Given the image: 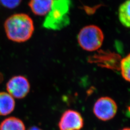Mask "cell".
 Here are the masks:
<instances>
[{
    "label": "cell",
    "mask_w": 130,
    "mask_h": 130,
    "mask_svg": "<svg viewBox=\"0 0 130 130\" xmlns=\"http://www.w3.org/2000/svg\"><path fill=\"white\" fill-rule=\"evenodd\" d=\"M4 28L7 38L17 42L27 41L31 37L34 30L32 19L24 13L11 15L5 20Z\"/></svg>",
    "instance_id": "obj_1"
},
{
    "label": "cell",
    "mask_w": 130,
    "mask_h": 130,
    "mask_svg": "<svg viewBox=\"0 0 130 130\" xmlns=\"http://www.w3.org/2000/svg\"><path fill=\"white\" fill-rule=\"evenodd\" d=\"M70 0H53L51 8L42 24L47 29L60 30L70 23Z\"/></svg>",
    "instance_id": "obj_2"
},
{
    "label": "cell",
    "mask_w": 130,
    "mask_h": 130,
    "mask_svg": "<svg viewBox=\"0 0 130 130\" xmlns=\"http://www.w3.org/2000/svg\"><path fill=\"white\" fill-rule=\"evenodd\" d=\"M77 39L82 48L87 51H94L102 46L104 35L100 28L95 25H90L80 29Z\"/></svg>",
    "instance_id": "obj_3"
},
{
    "label": "cell",
    "mask_w": 130,
    "mask_h": 130,
    "mask_svg": "<svg viewBox=\"0 0 130 130\" xmlns=\"http://www.w3.org/2000/svg\"><path fill=\"white\" fill-rule=\"evenodd\" d=\"M117 110L116 102L111 98L107 96L99 98L93 108L94 115L103 121H109L113 119L116 115Z\"/></svg>",
    "instance_id": "obj_4"
},
{
    "label": "cell",
    "mask_w": 130,
    "mask_h": 130,
    "mask_svg": "<svg viewBox=\"0 0 130 130\" xmlns=\"http://www.w3.org/2000/svg\"><path fill=\"white\" fill-rule=\"evenodd\" d=\"M6 90L13 98L22 99L26 97L29 93L30 84L25 77L15 76L7 82Z\"/></svg>",
    "instance_id": "obj_5"
},
{
    "label": "cell",
    "mask_w": 130,
    "mask_h": 130,
    "mask_svg": "<svg viewBox=\"0 0 130 130\" xmlns=\"http://www.w3.org/2000/svg\"><path fill=\"white\" fill-rule=\"evenodd\" d=\"M84 125V119L81 114L71 109L63 113L58 123L60 130H80Z\"/></svg>",
    "instance_id": "obj_6"
},
{
    "label": "cell",
    "mask_w": 130,
    "mask_h": 130,
    "mask_svg": "<svg viewBox=\"0 0 130 130\" xmlns=\"http://www.w3.org/2000/svg\"><path fill=\"white\" fill-rule=\"evenodd\" d=\"M53 2V0H30L28 6L34 14L46 16L51 10Z\"/></svg>",
    "instance_id": "obj_7"
},
{
    "label": "cell",
    "mask_w": 130,
    "mask_h": 130,
    "mask_svg": "<svg viewBox=\"0 0 130 130\" xmlns=\"http://www.w3.org/2000/svg\"><path fill=\"white\" fill-rule=\"evenodd\" d=\"M15 107V101L10 94L0 92V115L6 116L13 111Z\"/></svg>",
    "instance_id": "obj_8"
},
{
    "label": "cell",
    "mask_w": 130,
    "mask_h": 130,
    "mask_svg": "<svg viewBox=\"0 0 130 130\" xmlns=\"http://www.w3.org/2000/svg\"><path fill=\"white\" fill-rule=\"evenodd\" d=\"M0 130H26L23 122L18 118L5 119L0 124Z\"/></svg>",
    "instance_id": "obj_9"
},
{
    "label": "cell",
    "mask_w": 130,
    "mask_h": 130,
    "mask_svg": "<svg viewBox=\"0 0 130 130\" xmlns=\"http://www.w3.org/2000/svg\"><path fill=\"white\" fill-rule=\"evenodd\" d=\"M118 15L121 24L126 28H130V0H126L120 5Z\"/></svg>",
    "instance_id": "obj_10"
},
{
    "label": "cell",
    "mask_w": 130,
    "mask_h": 130,
    "mask_svg": "<svg viewBox=\"0 0 130 130\" xmlns=\"http://www.w3.org/2000/svg\"><path fill=\"white\" fill-rule=\"evenodd\" d=\"M120 68L123 78L130 83V53L121 59Z\"/></svg>",
    "instance_id": "obj_11"
},
{
    "label": "cell",
    "mask_w": 130,
    "mask_h": 130,
    "mask_svg": "<svg viewBox=\"0 0 130 130\" xmlns=\"http://www.w3.org/2000/svg\"><path fill=\"white\" fill-rule=\"evenodd\" d=\"M22 0H0V3L5 8L9 9L15 8L19 6Z\"/></svg>",
    "instance_id": "obj_12"
},
{
    "label": "cell",
    "mask_w": 130,
    "mask_h": 130,
    "mask_svg": "<svg viewBox=\"0 0 130 130\" xmlns=\"http://www.w3.org/2000/svg\"><path fill=\"white\" fill-rule=\"evenodd\" d=\"M28 130H42L41 129L38 128L36 126H32L29 128Z\"/></svg>",
    "instance_id": "obj_13"
},
{
    "label": "cell",
    "mask_w": 130,
    "mask_h": 130,
    "mask_svg": "<svg viewBox=\"0 0 130 130\" xmlns=\"http://www.w3.org/2000/svg\"><path fill=\"white\" fill-rule=\"evenodd\" d=\"M3 80H4V76L1 72H0V84L2 83Z\"/></svg>",
    "instance_id": "obj_14"
},
{
    "label": "cell",
    "mask_w": 130,
    "mask_h": 130,
    "mask_svg": "<svg viewBox=\"0 0 130 130\" xmlns=\"http://www.w3.org/2000/svg\"><path fill=\"white\" fill-rule=\"evenodd\" d=\"M121 130H130V128H125Z\"/></svg>",
    "instance_id": "obj_15"
},
{
    "label": "cell",
    "mask_w": 130,
    "mask_h": 130,
    "mask_svg": "<svg viewBox=\"0 0 130 130\" xmlns=\"http://www.w3.org/2000/svg\"><path fill=\"white\" fill-rule=\"evenodd\" d=\"M128 110H129V112H130V106L129 107V108H128Z\"/></svg>",
    "instance_id": "obj_16"
}]
</instances>
